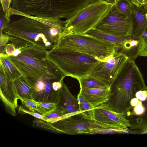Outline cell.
Segmentation results:
<instances>
[{"label":"cell","mask_w":147,"mask_h":147,"mask_svg":"<svg viewBox=\"0 0 147 147\" xmlns=\"http://www.w3.org/2000/svg\"><path fill=\"white\" fill-rule=\"evenodd\" d=\"M43 115L48 118L46 121L51 123L69 117L57 106L52 110Z\"/></svg>","instance_id":"24"},{"label":"cell","mask_w":147,"mask_h":147,"mask_svg":"<svg viewBox=\"0 0 147 147\" xmlns=\"http://www.w3.org/2000/svg\"><path fill=\"white\" fill-rule=\"evenodd\" d=\"M57 104V106L69 117L80 115L81 113L77 98L71 93L63 81Z\"/></svg>","instance_id":"14"},{"label":"cell","mask_w":147,"mask_h":147,"mask_svg":"<svg viewBox=\"0 0 147 147\" xmlns=\"http://www.w3.org/2000/svg\"><path fill=\"white\" fill-rule=\"evenodd\" d=\"M147 88L135 61L128 59L110 87L109 96L106 103L113 111L124 114L134 107L130 102L136 97V93Z\"/></svg>","instance_id":"2"},{"label":"cell","mask_w":147,"mask_h":147,"mask_svg":"<svg viewBox=\"0 0 147 147\" xmlns=\"http://www.w3.org/2000/svg\"><path fill=\"white\" fill-rule=\"evenodd\" d=\"M131 16L119 11L114 5L105 16L94 28L104 33L119 36H130L132 30Z\"/></svg>","instance_id":"11"},{"label":"cell","mask_w":147,"mask_h":147,"mask_svg":"<svg viewBox=\"0 0 147 147\" xmlns=\"http://www.w3.org/2000/svg\"><path fill=\"white\" fill-rule=\"evenodd\" d=\"M0 72L6 78L13 81L22 76L8 56L6 55H0Z\"/></svg>","instance_id":"19"},{"label":"cell","mask_w":147,"mask_h":147,"mask_svg":"<svg viewBox=\"0 0 147 147\" xmlns=\"http://www.w3.org/2000/svg\"><path fill=\"white\" fill-rule=\"evenodd\" d=\"M47 51L36 46L16 49L8 56L24 77L38 79L50 74L52 63L47 59Z\"/></svg>","instance_id":"4"},{"label":"cell","mask_w":147,"mask_h":147,"mask_svg":"<svg viewBox=\"0 0 147 147\" xmlns=\"http://www.w3.org/2000/svg\"><path fill=\"white\" fill-rule=\"evenodd\" d=\"M98 0H12L11 16L21 14L68 20L88 5Z\"/></svg>","instance_id":"3"},{"label":"cell","mask_w":147,"mask_h":147,"mask_svg":"<svg viewBox=\"0 0 147 147\" xmlns=\"http://www.w3.org/2000/svg\"><path fill=\"white\" fill-rule=\"evenodd\" d=\"M139 99L135 97L132 98L130 102V104L132 107H135L138 104L139 101Z\"/></svg>","instance_id":"35"},{"label":"cell","mask_w":147,"mask_h":147,"mask_svg":"<svg viewBox=\"0 0 147 147\" xmlns=\"http://www.w3.org/2000/svg\"><path fill=\"white\" fill-rule=\"evenodd\" d=\"M47 57L65 76L78 80L88 75L100 61L80 53L57 48L48 51Z\"/></svg>","instance_id":"5"},{"label":"cell","mask_w":147,"mask_h":147,"mask_svg":"<svg viewBox=\"0 0 147 147\" xmlns=\"http://www.w3.org/2000/svg\"><path fill=\"white\" fill-rule=\"evenodd\" d=\"M20 100L32 99V89L22 76L14 81Z\"/></svg>","instance_id":"21"},{"label":"cell","mask_w":147,"mask_h":147,"mask_svg":"<svg viewBox=\"0 0 147 147\" xmlns=\"http://www.w3.org/2000/svg\"><path fill=\"white\" fill-rule=\"evenodd\" d=\"M94 119L99 122L117 127L126 133L129 130L130 123L123 114L113 111L106 103L94 108Z\"/></svg>","instance_id":"12"},{"label":"cell","mask_w":147,"mask_h":147,"mask_svg":"<svg viewBox=\"0 0 147 147\" xmlns=\"http://www.w3.org/2000/svg\"><path fill=\"white\" fill-rule=\"evenodd\" d=\"M144 8L147 10V0H138Z\"/></svg>","instance_id":"36"},{"label":"cell","mask_w":147,"mask_h":147,"mask_svg":"<svg viewBox=\"0 0 147 147\" xmlns=\"http://www.w3.org/2000/svg\"><path fill=\"white\" fill-rule=\"evenodd\" d=\"M147 20V12L145 14Z\"/></svg>","instance_id":"39"},{"label":"cell","mask_w":147,"mask_h":147,"mask_svg":"<svg viewBox=\"0 0 147 147\" xmlns=\"http://www.w3.org/2000/svg\"><path fill=\"white\" fill-rule=\"evenodd\" d=\"M36 102L37 112L43 115L56 108L57 104L55 103Z\"/></svg>","instance_id":"26"},{"label":"cell","mask_w":147,"mask_h":147,"mask_svg":"<svg viewBox=\"0 0 147 147\" xmlns=\"http://www.w3.org/2000/svg\"><path fill=\"white\" fill-rule=\"evenodd\" d=\"M141 39L140 56L147 57V28Z\"/></svg>","instance_id":"29"},{"label":"cell","mask_w":147,"mask_h":147,"mask_svg":"<svg viewBox=\"0 0 147 147\" xmlns=\"http://www.w3.org/2000/svg\"><path fill=\"white\" fill-rule=\"evenodd\" d=\"M20 16L23 17L10 22L0 30L8 37L7 44L16 49L34 45L49 51L56 47L60 37L71 34L65 26V20Z\"/></svg>","instance_id":"1"},{"label":"cell","mask_w":147,"mask_h":147,"mask_svg":"<svg viewBox=\"0 0 147 147\" xmlns=\"http://www.w3.org/2000/svg\"><path fill=\"white\" fill-rule=\"evenodd\" d=\"M114 5L121 13L127 17L131 16V6L129 0H117Z\"/></svg>","instance_id":"25"},{"label":"cell","mask_w":147,"mask_h":147,"mask_svg":"<svg viewBox=\"0 0 147 147\" xmlns=\"http://www.w3.org/2000/svg\"><path fill=\"white\" fill-rule=\"evenodd\" d=\"M72 117L51 123L55 131L70 135L105 133L111 132L126 133L117 127L84 116H82L79 118Z\"/></svg>","instance_id":"8"},{"label":"cell","mask_w":147,"mask_h":147,"mask_svg":"<svg viewBox=\"0 0 147 147\" xmlns=\"http://www.w3.org/2000/svg\"><path fill=\"white\" fill-rule=\"evenodd\" d=\"M129 0L131 6V16L132 22L130 38L140 39L147 28V20L145 16L147 10L138 0Z\"/></svg>","instance_id":"13"},{"label":"cell","mask_w":147,"mask_h":147,"mask_svg":"<svg viewBox=\"0 0 147 147\" xmlns=\"http://www.w3.org/2000/svg\"><path fill=\"white\" fill-rule=\"evenodd\" d=\"M86 34L112 43L118 48L119 50L121 47L124 40L129 36H115L104 33L95 28L90 30Z\"/></svg>","instance_id":"20"},{"label":"cell","mask_w":147,"mask_h":147,"mask_svg":"<svg viewBox=\"0 0 147 147\" xmlns=\"http://www.w3.org/2000/svg\"><path fill=\"white\" fill-rule=\"evenodd\" d=\"M18 113L21 114H28L35 117L42 119L46 121L48 119L45 116L38 113H37V112H34L27 111L22 108L21 106L19 108Z\"/></svg>","instance_id":"30"},{"label":"cell","mask_w":147,"mask_h":147,"mask_svg":"<svg viewBox=\"0 0 147 147\" xmlns=\"http://www.w3.org/2000/svg\"><path fill=\"white\" fill-rule=\"evenodd\" d=\"M77 99L79 105L81 113L80 115L88 118L94 119V107L88 101L80 92Z\"/></svg>","instance_id":"22"},{"label":"cell","mask_w":147,"mask_h":147,"mask_svg":"<svg viewBox=\"0 0 147 147\" xmlns=\"http://www.w3.org/2000/svg\"><path fill=\"white\" fill-rule=\"evenodd\" d=\"M113 5L104 0H98L82 8L65 20V26L72 34H85L94 28Z\"/></svg>","instance_id":"7"},{"label":"cell","mask_w":147,"mask_h":147,"mask_svg":"<svg viewBox=\"0 0 147 147\" xmlns=\"http://www.w3.org/2000/svg\"><path fill=\"white\" fill-rule=\"evenodd\" d=\"M51 73L47 77L38 79H25L32 89L33 99L37 102L57 103L60 91H56L53 87V82L61 81L65 77L53 63Z\"/></svg>","instance_id":"9"},{"label":"cell","mask_w":147,"mask_h":147,"mask_svg":"<svg viewBox=\"0 0 147 147\" xmlns=\"http://www.w3.org/2000/svg\"><path fill=\"white\" fill-rule=\"evenodd\" d=\"M55 48L78 52L100 61L119 51L114 44L86 34H71L60 37Z\"/></svg>","instance_id":"6"},{"label":"cell","mask_w":147,"mask_h":147,"mask_svg":"<svg viewBox=\"0 0 147 147\" xmlns=\"http://www.w3.org/2000/svg\"><path fill=\"white\" fill-rule=\"evenodd\" d=\"M107 2L114 5L116 2L117 0H104Z\"/></svg>","instance_id":"38"},{"label":"cell","mask_w":147,"mask_h":147,"mask_svg":"<svg viewBox=\"0 0 147 147\" xmlns=\"http://www.w3.org/2000/svg\"><path fill=\"white\" fill-rule=\"evenodd\" d=\"M128 59L123 53L115 52L105 60L100 61L88 75L110 87Z\"/></svg>","instance_id":"10"},{"label":"cell","mask_w":147,"mask_h":147,"mask_svg":"<svg viewBox=\"0 0 147 147\" xmlns=\"http://www.w3.org/2000/svg\"><path fill=\"white\" fill-rule=\"evenodd\" d=\"M79 92L94 107L106 103L110 95V87L80 89Z\"/></svg>","instance_id":"16"},{"label":"cell","mask_w":147,"mask_h":147,"mask_svg":"<svg viewBox=\"0 0 147 147\" xmlns=\"http://www.w3.org/2000/svg\"><path fill=\"white\" fill-rule=\"evenodd\" d=\"M0 74V97L10 103L15 108L18 106V100L20 98L14 81L6 78L2 72Z\"/></svg>","instance_id":"15"},{"label":"cell","mask_w":147,"mask_h":147,"mask_svg":"<svg viewBox=\"0 0 147 147\" xmlns=\"http://www.w3.org/2000/svg\"><path fill=\"white\" fill-rule=\"evenodd\" d=\"M33 125L34 127L55 131V129L52 126L51 123L36 117L33 121Z\"/></svg>","instance_id":"28"},{"label":"cell","mask_w":147,"mask_h":147,"mask_svg":"<svg viewBox=\"0 0 147 147\" xmlns=\"http://www.w3.org/2000/svg\"><path fill=\"white\" fill-rule=\"evenodd\" d=\"M12 0H0L3 10L5 12L11 7L10 5L12 3Z\"/></svg>","instance_id":"34"},{"label":"cell","mask_w":147,"mask_h":147,"mask_svg":"<svg viewBox=\"0 0 147 147\" xmlns=\"http://www.w3.org/2000/svg\"><path fill=\"white\" fill-rule=\"evenodd\" d=\"M134 133L139 134H147V128L142 130L135 131Z\"/></svg>","instance_id":"37"},{"label":"cell","mask_w":147,"mask_h":147,"mask_svg":"<svg viewBox=\"0 0 147 147\" xmlns=\"http://www.w3.org/2000/svg\"><path fill=\"white\" fill-rule=\"evenodd\" d=\"M21 106L24 109L30 111L37 112L36 102L32 99H22Z\"/></svg>","instance_id":"27"},{"label":"cell","mask_w":147,"mask_h":147,"mask_svg":"<svg viewBox=\"0 0 147 147\" xmlns=\"http://www.w3.org/2000/svg\"><path fill=\"white\" fill-rule=\"evenodd\" d=\"M141 40V38L131 39L129 36L123 41L119 52L125 55L128 59L135 61L140 56Z\"/></svg>","instance_id":"18"},{"label":"cell","mask_w":147,"mask_h":147,"mask_svg":"<svg viewBox=\"0 0 147 147\" xmlns=\"http://www.w3.org/2000/svg\"><path fill=\"white\" fill-rule=\"evenodd\" d=\"M78 81L80 89L109 87L100 81L89 75L80 78Z\"/></svg>","instance_id":"23"},{"label":"cell","mask_w":147,"mask_h":147,"mask_svg":"<svg viewBox=\"0 0 147 147\" xmlns=\"http://www.w3.org/2000/svg\"><path fill=\"white\" fill-rule=\"evenodd\" d=\"M0 30H1L9 24L7 22L5 19V12L3 11L1 6L0 7Z\"/></svg>","instance_id":"33"},{"label":"cell","mask_w":147,"mask_h":147,"mask_svg":"<svg viewBox=\"0 0 147 147\" xmlns=\"http://www.w3.org/2000/svg\"><path fill=\"white\" fill-rule=\"evenodd\" d=\"M145 111V108L143 106L142 102L140 100L137 105L133 108V112L136 115L139 116L144 114Z\"/></svg>","instance_id":"31"},{"label":"cell","mask_w":147,"mask_h":147,"mask_svg":"<svg viewBox=\"0 0 147 147\" xmlns=\"http://www.w3.org/2000/svg\"><path fill=\"white\" fill-rule=\"evenodd\" d=\"M145 90L147 91V88ZM142 102L145 108V111L142 115H136L132 111H130L123 114L130 123L129 129L133 131V132L147 128V98L146 100Z\"/></svg>","instance_id":"17"},{"label":"cell","mask_w":147,"mask_h":147,"mask_svg":"<svg viewBox=\"0 0 147 147\" xmlns=\"http://www.w3.org/2000/svg\"><path fill=\"white\" fill-rule=\"evenodd\" d=\"M135 96L140 101H144L146 100L147 98V91L145 90L139 91L136 93Z\"/></svg>","instance_id":"32"}]
</instances>
